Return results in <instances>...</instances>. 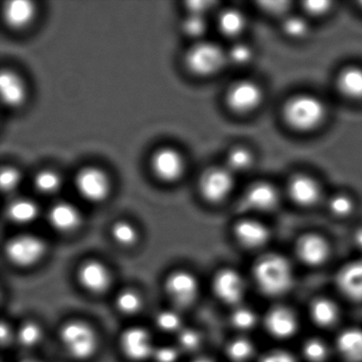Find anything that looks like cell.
Instances as JSON below:
<instances>
[{
    "label": "cell",
    "mask_w": 362,
    "mask_h": 362,
    "mask_svg": "<svg viewBox=\"0 0 362 362\" xmlns=\"http://www.w3.org/2000/svg\"><path fill=\"white\" fill-rule=\"evenodd\" d=\"M254 279L258 288L269 296H279L291 288L293 273L291 266L279 254H266L256 262Z\"/></svg>",
    "instance_id": "cell-1"
},
{
    "label": "cell",
    "mask_w": 362,
    "mask_h": 362,
    "mask_svg": "<svg viewBox=\"0 0 362 362\" xmlns=\"http://www.w3.org/2000/svg\"><path fill=\"white\" fill-rule=\"evenodd\" d=\"M60 340L66 353L74 359H90L98 349L96 330L79 320L66 322L61 327Z\"/></svg>",
    "instance_id": "cell-2"
},
{
    "label": "cell",
    "mask_w": 362,
    "mask_h": 362,
    "mask_svg": "<svg viewBox=\"0 0 362 362\" xmlns=\"http://www.w3.org/2000/svg\"><path fill=\"white\" fill-rule=\"evenodd\" d=\"M323 103L310 95L293 97L286 103L284 116L286 122L296 130L308 131L315 128L325 117Z\"/></svg>",
    "instance_id": "cell-3"
},
{
    "label": "cell",
    "mask_w": 362,
    "mask_h": 362,
    "mask_svg": "<svg viewBox=\"0 0 362 362\" xmlns=\"http://www.w3.org/2000/svg\"><path fill=\"white\" fill-rule=\"evenodd\" d=\"M47 251V245L41 237L33 234H20L11 237L5 245V253L10 262L28 268L41 262Z\"/></svg>",
    "instance_id": "cell-4"
},
{
    "label": "cell",
    "mask_w": 362,
    "mask_h": 362,
    "mask_svg": "<svg viewBox=\"0 0 362 362\" xmlns=\"http://www.w3.org/2000/svg\"><path fill=\"white\" fill-rule=\"evenodd\" d=\"M226 58L219 46L209 42L192 46L185 57L187 69L194 75L211 76L223 67Z\"/></svg>",
    "instance_id": "cell-5"
},
{
    "label": "cell",
    "mask_w": 362,
    "mask_h": 362,
    "mask_svg": "<svg viewBox=\"0 0 362 362\" xmlns=\"http://www.w3.org/2000/svg\"><path fill=\"white\" fill-rule=\"evenodd\" d=\"M165 291L175 306L187 308L198 298L199 281L189 271L175 270L165 279Z\"/></svg>",
    "instance_id": "cell-6"
},
{
    "label": "cell",
    "mask_w": 362,
    "mask_h": 362,
    "mask_svg": "<svg viewBox=\"0 0 362 362\" xmlns=\"http://www.w3.org/2000/svg\"><path fill=\"white\" fill-rule=\"evenodd\" d=\"M75 185L82 198L90 202H101L109 196V177L96 167L81 169L76 175Z\"/></svg>",
    "instance_id": "cell-7"
},
{
    "label": "cell",
    "mask_w": 362,
    "mask_h": 362,
    "mask_svg": "<svg viewBox=\"0 0 362 362\" xmlns=\"http://www.w3.org/2000/svg\"><path fill=\"white\" fill-rule=\"evenodd\" d=\"M119 345L124 356L132 361H144L153 357L156 349L151 334L141 326L127 328L120 336Z\"/></svg>",
    "instance_id": "cell-8"
},
{
    "label": "cell",
    "mask_w": 362,
    "mask_h": 362,
    "mask_svg": "<svg viewBox=\"0 0 362 362\" xmlns=\"http://www.w3.org/2000/svg\"><path fill=\"white\" fill-rule=\"evenodd\" d=\"M234 180L228 168L207 169L200 179V192L205 200L211 203L224 200L232 192Z\"/></svg>",
    "instance_id": "cell-9"
},
{
    "label": "cell",
    "mask_w": 362,
    "mask_h": 362,
    "mask_svg": "<svg viewBox=\"0 0 362 362\" xmlns=\"http://www.w3.org/2000/svg\"><path fill=\"white\" fill-rule=\"evenodd\" d=\"M213 291L222 302L236 305L240 303L245 294V281L237 271L221 269L214 276Z\"/></svg>",
    "instance_id": "cell-10"
},
{
    "label": "cell",
    "mask_w": 362,
    "mask_h": 362,
    "mask_svg": "<svg viewBox=\"0 0 362 362\" xmlns=\"http://www.w3.org/2000/svg\"><path fill=\"white\" fill-rule=\"evenodd\" d=\"M78 281L88 291L96 294L103 293L111 286V271L100 260H86L79 267Z\"/></svg>",
    "instance_id": "cell-11"
},
{
    "label": "cell",
    "mask_w": 362,
    "mask_h": 362,
    "mask_svg": "<svg viewBox=\"0 0 362 362\" xmlns=\"http://www.w3.org/2000/svg\"><path fill=\"white\" fill-rule=\"evenodd\" d=\"M262 93L257 84L251 81H239L228 88L226 103L230 109L238 113H245L260 105Z\"/></svg>",
    "instance_id": "cell-12"
},
{
    "label": "cell",
    "mask_w": 362,
    "mask_h": 362,
    "mask_svg": "<svg viewBox=\"0 0 362 362\" xmlns=\"http://www.w3.org/2000/svg\"><path fill=\"white\" fill-rule=\"evenodd\" d=\"M152 170L154 175L164 182H175L184 173L183 158L180 152L173 148H162L152 156Z\"/></svg>",
    "instance_id": "cell-13"
},
{
    "label": "cell",
    "mask_w": 362,
    "mask_h": 362,
    "mask_svg": "<svg viewBox=\"0 0 362 362\" xmlns=\"http://www.w3.org/2000/svg\"><path fill=\"white\" fill-rule=\"evenodd\" d=\"M296 249L300 259L310 266L322 264L329 255V245L323 237L315 234L300 237L296 243Z\"/></svg>",
    "instance_id": "cell-14"
},
{
    "label": "cell",
    "mask_w": 362,
    "mask_h": 362,
    "mask_svg": "<svg viewBox=\"0 0 362 362\" xmlns=\"http://www.w3.org/2000/svg\"><path fill=\"white\" fill-rule=\"evenodd\" d=\"M279 202V194L270 184L256 183L245 192L241 206L254 211H271Z\"/></svg>",
    "instance_id": "cell-15"
},
{
    "label": "cell",
    "mask_w": 362,
    "mask_h": 362,
    "mask_svg": "<svg viewBox=\"0 0 362 362\" xmlns=\"http://www.w3.org/2000/svg\"><path fill=\"white\" fill-rule=\"evenodd\" d=\"M266 327L271 334L277 338H288L296 332L298 319L291 309L284 306L274 307L267 313Z\"/></svg>",
    "instance_id": "cell-16"
},
{
    "label": "cell",
    "mask_w": 362,
    "mask_h": 362,
    "mask_svg": "<svg viewBox=\"0 0 362 362\" xmlns=\"http://www.w3.org/2000/svg\"><path fill=\"white\" fill-rule=\"evenodd\" d=\"M50 226L61 233H71L81 224V214L71 203L59 202L48 211Z\"/></svg>",
    "instance_id": "cell-17"
},
{
    "label": "cell",
    "mask_w": 362,
    "mask_h": 362,
    "mask_svg": "<svg viewBox=\"0 0 362 362\" xmlns=\"http://www.w3.org/2000/svg\"><path fill=\"white\" fill-rule=\"evenodd\" d=\"M339 289L351 300H362V260L349 262L337 274Z\"/></svg>",
    "instance_id": "cell-18"
},
{
    "label": "cell",
    "mask_w": 362,
    "mask_h": 362,
    "mask_svg": "<svg viewBox=\"0 0 362 362\" xmlns=\"http://www.w3.org/2000/svg\"><path fill=\"white\" fill-rule=\"evenodd\" d=\"M235 236L245 247H258L269 240L270 233L268 228L256 220H241L235 226Z\"/></svg>",
    "instance_id": "cell-19"
},
{
    "label": "cell",
    "mask_w": 362,
    "mask_h": 362,
    "mask_svg": "<svg viewBox=\"0 0 362 362\" xmlns=\"http://www.w3.org/2000/svg\"><path fill=\"white\" fill-rule=\"evenodd\" d=\"M288 192L294 202L304 206L315 204L320 198L317 182L306 175H298L290 181Z\"/></svg>",
    "instance_id": "cell-20"
},
{
    "label": "cell",
    "mask_w": 362,
    "mask_h": 362,
    "mask_svg": "<svg viewBox=\"0 0 362 362\" xmlns=\"http://www.w3.org/2000/svg\"><path fill=\"white\" fill-rule=\"evenodd\" d=\"M35 16V6L28 0H12L6 3L4 16L6 23L12 28L28 26Z\"/></svg>",
    "instance_id": "cell-21"
},
{
    "label": "cell",
    "mask_w": 362,
    "mask_h": 362,
    "mask_svg": "<svg viewBox=\"0 0 362 362\" xmlns=\"http://www.w3.org/2000/svg\"><path fill=\"white\" fill-rule=\"evenodd\" d=\"M0 92L4 103L11 107H20L26 97L22 79L10 71H4L0 75Z\"/></svg>",
    "instance_id": "cell-22"
},
{
    "label": "cell",
    "mask_w": 362,
    "mask_h": 362,
    "mask_svg": "<svg viewBox=\"0 0 362 362\" xmlns=\"http://www.w3.org/2000/svg\"><path fill=\"white\" fill-rule=\"evenodd\" d=\"M337 346L345 359L351 362L362 361V329L349 328L339 334Z\"/></svg>",
    "instance_id": "cell-23"
},
{
    "label": "cell",
    "mask_w": 362,
    "mask_h": 362,
    "mask_svg": "<svg viewBox=\"0 0 362 362\" xmlns=\"http://www.w3.org/2000/svg\"><path fill=\"white\" fill-rule=\"evenodd\" d=\"M39 215L37 205L28 199H18L10 203L7 216L10 221L16 224H29L35 221Z\"/></svg>",
    "instance_id": "cell-24"
},
{
    "label": "cell",
    "mask_w": 362,
    "mask_h": 362,
    "mask_svg": "<svg viewBox=\"0 0 362 362\" xmlns=\"http://www.w3.org/2000/svg\"><path fill=\"white\" fill-rule=\"evenodd\" d=\"M311 317L320 326H330L334 324L339 317L337 305L326 298L313 300L310 306Z\"/></svg>",
    "instance_id": "cell-25"
},
{
    "label": "cell",
    "mask_w": 362,
    "mask_h": 362,
    "mask_svg": "<svg viewBox=\"0 0 362 362\" xmlns=\"http://www.w3.org/2000/svg\"><path fill=\"white\" fill-rule=\"evenodd\" d=\"M338 86L349 98H362V69L349 67L339 76Z\"/></svg>",
    "instance_id": "cell-26"
},
{
    "label": "cell",
    "mask_w": 362,
    "mask_h": 362,
    "mask_svg": "<svg viewBox=\"0 0 362 362\" xmlns=\"http://www.w3.org/2000/svg\"><path fill=\"white\" fill-rule=\"evenodd\" d=\"M245 21L243 14L235 9L224 10L219 16V29L224 35L235 37L245 28Z\"/></svg>",
    "instance_id": "cell-27"
},
{
    "label": "cell",
    "mask_w": 362,
    "mask_h": 362,
    "mask_svg": "<svg viewBox=\"0 0 362 362\" xmlns=\"http://www.w3.org/2000/svg\"><path fill=\"white\" fill-rule=\"evenodd\" d=\"M16 339L20 345L25 349H33L37 346L43 339V329L37 322H25L18 328Z\"/></svg>",
    "instance_id": "cell-28"
},
{
    "label": "cell",
    "mask_w": 362,
    "mask_h": 362,
    "mask_svg": "<svg viewBox=\"0 0 362 362\" xmlns=\"http://www.w3.org/2000/svg\"><path fill=\"white\" fill-rule=\"evenodd\" d=\"M116 307L124 315H135L143 307V298L141 294L133 289H124L116 296Z\"/></svg>",
    "instance_id": "cell-29"
},
{
    "label": "cell",
    "mask_w": 362,
    "mask_h": 362,
    "mask_svg": "<svg viewBox=\"0 0 362 362\" xmlns=\"http://www.w3.org/2000/svg\"><path fill=\"white\" fill-rule=\"evenodd\" d=\"M156 324L158 329L164 332H177V334L184 327L183 319L179 311L175 309H164L158 313Z\"/></svg>",
    "instance_id": "cell-30"
},
{
    "label": "cell",
    "mask_w": 362,
    "mask_h": 362,
    "mask_svg": "<svg viewBox=\"0 0 362 362\" xmlns=\"http://www.w3.org/2000/svg\"><path fill=\"white\" fill-rule=\"evenodd\" d=\"M254 351V346L249 339L236 338L226 346L228 357L234 362L247 361Z\"/></svg>",
    "instance_id": "cell-31"
},
{
    "label": "cell",
    "mask_w": 362,
    "mask_h": 362,
    "mask_svg": "<svg viewBox=\"0 0 362 362\" xmlns=\"http://www.w3.org/2000/svg\"><path fill=\"white\" fill-rule=\"evenodd\" d=\"M35 186L41 194H54L61 188L60 175L52 170H42L35 175Z\"/></svg>",
    "instance_id": "cell-32"
},
{
    "label": "cell",
    "mask_w": 362,
    "mask_h": 362,
    "mask_svg": "<svg viewBox=\"0 0 362 362\" xmlns=\"http://www.w3.org/2000/svg\"><path fill=\"white\" fill-rule=\"evenodd\" d=\"M112 236L118 245L130 247L137 240V230L130 222L118 221L112 226Z\"/></svg>",
    "instance_id": "cell-33"
},
{
    "label": "cell",
    "mask_w": 362,
    "mask_h": 362,
    "mask_svg": "<svg viewBox=\"0 0 362 362\" xmlns=\"http://www.w3.org/2000/svg\"><path fill=\"white\" fill-rule=\"evenodd\" d=\"M228 169L230 171H243L252 164V156L245 148H235L228 156Z\"/></svg>",
    "instance_id": "cell-34"
},
{
    "label": "cell",
    "mask_w": 362,
    "mask_h": 362,
    "mask_svg": "<svg viewBox=\"0 0 362 362\" xmlns=\"http://www.w3.org/2000/svg\"><path fill=\"white\" fill-rule=\"evenodd\" d=\"M177 340H179L177 347L181 351H194L200 347L202 337L200 332L194 328L183 327L181 332H177Z\"/></svg>",
    "instance_id": "cell-35"
},
{
    "label": "cell",
    "mask_w": 362,
    "mask_h": 362,
    "mask_svg": "<svg viewBox=\"0 0 362 362\" xmlns=\"http://www.w3.org/2000/svg\"><path fill=\"white\" fill-rule=\"evenodd\" d=\"M303 353L309 361L322 362L327 358L328 349L323 341L313 338L305 342Z\"/></svg>",
    "instance_id": "cell-36"
},
{
    "label": "cell",
    "mask_w": 362,
    "mask_h": 362,
    "mask_svg": "<svg viewBox=\"0 0 362 362\" xmlns=\"http://www.w3.org/2000/svg\"><path fill=\"white\" fill-rule=\"evenodd\" d=\"M182 28H183L184 33L188 37H201L206 30V22H205L204 16L189 14V16L184 21Z\"/></svg>",
    "instance_id": "cell-37"
},
{
    "label": "cell",
    "mask_w": 362,
    "mask_h": 362,
    "mask_svg": "<svg viewBox=\"0 0 362 362\" xmlns=\"http://www.w3.org/2000/svg\"><path fill=\"white\" fill-rule=\"evenodd\" d=\"M232 324L238 329H250L256 324V315L251 309L240 307L233 313Z\"/></svg>",
    "instance_id": "cell-38"
},
{
    "label": "cell",
    "mask_w": 362,
    "mask_h": 362,
    "mask_svg": "<svg viewBox=\"0 0 362 362\" xmlns=\"http://www.w3.org/2000/svg\"><path fill=\"white\" fill-rule=\"evenodd\" d=\"M21 181H22V175H21L20 171L13 167H6L0 173V185L4 192H13L18 187Z\"/></svg>",
    "instance_id": "cell-39"
},
{
    "label": "cell",
    "mask_w": 362,
    "mask_h": 362,
    "mask_svg": "<svg viewBox=\"0 0 362 362\" xmlns=\"http://www.w3.org/2000/svg\"><path fill=\"white\" fill-rule=\"evenodd\" d=\"M284 30L289 37H302L308 31V26L302 18L292 16V18H287L284 23Z\"/></svg>",
    "instance_id": "cell-40"
},
{
    "label": "cell",
    "mask_w": 362,
    "mask_h": 362,
    "mask_svg": "<svg viewBox=\"0 0 362 362\" xmlns=\"http://www.w3.org/2000/svg\"><path fill=\"white\" fill-rule=\"evenodd\" d=\"M329 209L334 215L346 216L351 214L353 209V202L349 197L344 194H337L329 201Z\"/></svg>",
    "instance_id": "cell-41"
},
{
    "label": "cell",
    "mask_w": 362,
    "mask_h": 362,
    "mask_svg": "<svg viewBox=\"0 0 362 362\" xmlns=\"http://www.w3.org/2000/svg\"><path fill=\"white\" fill-rule=\"evenodd\" d=\"M180 353L181 349L179 347L164 345V346L156 347L152 358L156 362H177L180 359Z\"/></svg>",
    "instance_id": "cell-42"
},
{
    "label": "cell",
    "mask_w": 362,
    "mask_h": 362,
    "mask_svg": "<svg viewBox=\"0 0 362 362\" xmlns=\"http://www.w3.org/2000/svg\"><path fill=\"white\" fill-rule=\"evenodd\" d=\"M252 52L249 46L245 44H236L230 48L228 52V58L235 64H245L251 60Z\"/></svg>",
    "instance_id": "cell-43"
},
{
    "label": "cell",
    "mask_w": 362,
    "mask_h": 362,
    "mask_svg": "<svg viewBox=\"0 0 362 362\" xmlns=\"http://www.w3.org/2000/svg\"><path fill=\"white\" fill-rule=\"evenodd\" d=\"M214 5L215 4L211 3V1H200V0H197V1H189V3L186 4V7H187L190 14L204 16V13L211 10Z\"/></svg>",
    "instance_id": "cell-44"
},
{
    "label": "cell",
    "mask_w": 362,
    "mask_h": 362,
    "mask_svg": "<svg viewBox=\"0 0 362 362\" xmlns=\"http://www.w3.org/2000/svg\"><path fill=\"white\" fill-rule=\"evenodd\" d=\"M332 4L329 1H321V0H315V1H307L304 4L305 10L309 13L320 16V14L326 13L329 10Z\"/></svg>",
    "instance_id": "cell-45"
},
{
    "label": "cell",
    "mask_w": 362,
    "mask_h": 362,
    "mask_svg": "<svg viewBox=\"0 0 362 362\" xmlns=\"http://www.w3.org/2000/svg\"><path fill=\"white\" fill-rule=\"evenodd\" d=\"M260 362H296V359L287 351H275L267 354Z\"/></svg>",
    "instance_id": "cell-46"
},
{
    "label": "cell",
    "mask_w": 362,
    "mask_h": 362,
    "mask_svg": "<svg viewBox=\"0 0 362 362\" xmlns=\"http://www.w3.org/2000/svg\"><path fill=\"white\" fill-rule=\"evenodd\" d=\"M262 8L270 13H283L287 9L289 3L287 1H264L262 3Z\"/></svg>",
    "instance_id": "cell-47"
},
{
    "label": "cell",
    "mask_w": 362,
    "mask_h": 362,
    "mask_svg": "<svg viewBox=\"0 0 362 362\" xmlns=\"http://www.w3.org/2000/svg\"><path fill=\"white\" fill-rule=\"evenodd\" d=\"M12 336H13V334H12L11 328L6 322H3L1 323V341H3L4 344L9 343L12 340Z\"/></svg>",
    "instance_id": "cell-48"
},
{
    "label": "cell",
    "mask_w": 362,
    "mask_h": 362,
    "mask_svg": "<svg viewBox=\"0 0 362 362\" xmlns=\"http://www.w3.org/2000/svg\"><path fill=\"white\" fill-rule=\"evenodd\" d=\"M355 243L362 250V228L358 230L355 234Z\"/></svg>",
    "instance_id": "cell-49"
},
{
    "label": "cell",
    "mask_w": 362,
    "mask_h": 362,
    "mask_svg": "<svg viewBox=\"0 0 362 362\" xmlns=\"http://www.w3.org/2000/svg\"><path fill=\"white\" fill-rule=\"evenodd\" d=\"M192 362H215L211 358L206 357V356H201V357L194 358Z\"/></svg>",
    "instance_id": "cell-50"
},
{
    "label": "cell",
    "mask_w": 362,
    "mask_h": 362,
    "mask_svg": "<svg viewBox=\"0 0 362 362\" xmlns=\"http://www.w3.org/2000/svg\"><path fill=\"white\" fill-rule=\"evenodd\" d=\"M20 362H42L40 360L35 359V358H27V359L22 360Z\"/></svg>",
    "instance_id": "cell-51"
}]
</instances>
